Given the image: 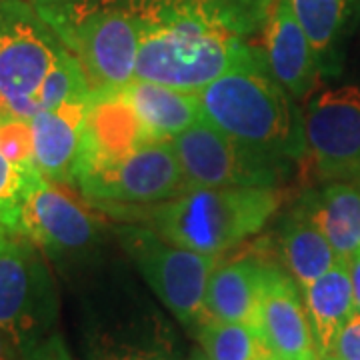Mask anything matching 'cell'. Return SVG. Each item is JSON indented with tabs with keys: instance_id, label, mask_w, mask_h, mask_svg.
Segmentation results:
<instances>
[{
	"instance_id": "1",
	"label": "cell",
	"mask_w": 360,
	"mask_h": 360,
	"mask_svg": "<svg viewBox=\"0 0 360 360\" xmlns=\"http://www.w3.org/2000/svg\"><path fill=\"white\" fill-rule=\"evenodd\" d=\"M139 26L134 78L200 92L260 44L274 0H129Z\"/></svg>"
},
{
	"instance_id": "2",
	"label": "cell",
	"mask_w": 360,
	"mask_h": 360,
	"mask_svg": "<svg viewBox=\"0 0 360 360\" xmlns=\"http://www.w3.org/2000/svg\"><path fill=\"white\" fill-rule=\"evenodd\" d=\"M196 94L202 118L234 142L288 165L302 158V110L272 77L260 46Z\"/></svg>"
},
{
	"instance_id": "3",
	"label": "cell",
	"mask_w": 360,
	"mask_h": 360,
	"mask_svg": "<svg viewBox=\"0 0 360 360\" xmlns=\"http://www.w3.org/2000/svg\"><path fill=\"white\" fill-rule=\"evenodd\" d=\"M281 205L278 188H191L142 214L160 238L217 257L260 231Z\"/></svg>"
},
{
	"instance_id": "4",
	"label": "cell",
	"mask_w": 360,
	"mask_h": 360,
	"mask_svg": "<svg viewBox=\"0 0 360 360\" xmlns=\"http://www.w3.org/2000/svg\"><path fill=\"white\" fill-rule=\"evenodd\" d=\"M34 11L82 65L94 92L134 80L139 26L129 0H32Z\"/></svg>"
},
{
	"instance_id": "5",
	"label": "cell",
	"mask_w": 360,
	"mask_h": 360,
	"mask_svg": "<svg viewBox=\"0 0 360 360\" xmlns=\"http://www.w3.org/2000/svg\"><path fill=\"white\" fill-rule=\"evenodd\" d=\"M56 316L51 274L37 245L20 232H0V330L34 354Z\"/></svg>"
},
{
	"instance_id": "6",
	"label": "cell",
	"mask_w": 360,
	"mask_h": 360,
	"mask_svg": "<svg viewBox=\"0 0 360 360\" xmlns=\"http://www.w3.org/2000/svg\"><path fill=\"white\" fill-rule=\"evenodd\" d=\"M118 236L158 300L184 326L198 328L206 321V286L217 257L172 245L153 229L127 226Z\"/></svg>"
},
{
	"instance_id": "7",
	"label": "cell",
	"mask_w": 360,
	"mask_h": 360,
	"mask_svg": "<svg viewBox=\"0 0 360 360\" xmlns=\"http://www.w3.org/2000/svg\"><path fill=\"white\" fill-rule=\"evenodd\" d=\"M60 46L32 4L0 0V101L11 115L39 112L37 92Z\"/></svg>"
},
{
	"instance_id": "8",
	"label": "cell",
	"mask_w": 360,
	"mask_h": 360,
	"mask_svg": "<svg viewBox=\"0 0 360 360\" xmlns=\"http://www.w3.org/2000/svg\"><path fill=\"white\" fill-rule=\"evenodd\" d=\"M191 188H278L290 165L255 153L198 120L170 141Z\"/></svg>"
},
{
	"instance_id": "9",
	"label": "cell",
	"mask_w": 360,
	"mask_h": 360,
	"mask_svg": "<svg viewBox=\"0 0 360 360\" xmlns=\"http://www.w3.org/2000/svg\"><path fill=\"white\" fill-rule=\"evenodd\" d=\"M304 150L300 162L312 182L360 176V89L314 92L302 110Z\"/></svg>"
},
{
	"instance_id": "10",
	"label": "cell",
	"mask_w": 360,
	"mask_h": 360,
	"mask_svg": "<svg viewBox=\"0 0 360 360\" xmlns=\"http://www.w3.org/2000/svg\"><path fill=\"white\" fill-rule=\"evenodd\" d=\"M75 186L98 206L160 205L188 191L170 142H148L106 167L78 172Z\"/></svg>"
},
{
	"instance_id": "11",
	"label": "cell",
	"mask_w": 360,
	"mask_h": 360,
	"mask_svg": "<svg viewBox=\"0 0 360 360\" xmlns=\"http://www.w3.org/2000/svg\"><path fill=\"white\" fill-rule=\"evenodd\" d=\"M20 234L54 257L86 252L101 238V224L72 196L34 170L22 179Z\"/></svg>"
},
{
	"instance_id": "12",
	"label": "cell",
	"mask_w": 360,
	"mask_h": 360,
	"mask_svg": "<svg viewBox=\"0 0 360 360\" xmlns=\"http://www.w3.org/2000/svg\"><path fill=\"white\" fill-rule=\"evenodd\" d=\"M255 330L278 359L321 360L298 284L270 264L264 276Z\"/></svg>"
},
{
	"instance_id": "13",
	"label": "cell",
	"mask_w": 360,
	"mask_h": 360,
	"mask_svg": "<svg viewBox=\"0 0 360 360\" xmlns=\"http://www.w3.org/2000/svg\"><path fill=\"white\" fill-rule=\"evenodd\" d=\"M148 142L155 141L148 136L120 90L94 92L84 120V141L77 174L118 162Z\"/></svg>"
},
{
	"instance_id": "14",
	"label": "cell",
	"mask_w": 360,
	"mask_h": 360,
	"mask_svg": "<svg viewBox=\"0 0 360 360\" xmlns=\"http://www.w3.org/2000/svg\"><path fill=\"white\" fill-rule=\"evenodd\" d=\"M260 49L276 82L295 101L309 98L321 72L290 0H274L262 30Z\"/></svg>"
},
{
	"instance_id": "15",
	"label": "cell",
	"mask_w": 360,
	"mask_h": 360,
	"mask_svg": "<svg viewBox=\"0 0 360 360\" xmlns=\"http://www.w3.org/2000/svg\"><path fill=\"white\" fill-rule=\"evenodd\" d=\"M94 96V94H92ZM90 101L40 110L30 118L37 168L52 182L75 184Z\"/></svg>"
},
{
	"instance_id": "16",
	"label": "cell",
	"mask_w": 360,
	"mask_h": 360,
	"mask_svg": "<svg viewBox=\"0 0 360 360\" xmlns=\"http://www.w3.org/2000/svg\"><path fill=\"white\" fill-rule=\"evenodd\" d=\"M296 208L324 234L338 260L350 262L360 250V184L333 180L312 186Z\"/></svg>"
},
{
	"instance_id": "17",
	"label": "cell",
	"mask_w": 360,
	"mask_h": 360,
	"mask_svg": "<svg viewBox=\"0 0 360 360\" xmlns=\"http://www.w3.org/2000/svg\"><path fill=\"white\" fill-rule=\"evenodd\" d=\"M269 264L255 257L234 258L212 270L206 286V319L257 326Z\"/></svg>"
},
{
	"instance_id": "18",
	"label": "cell",
	"mask_w": 360,
	"mask_h": 360,
	"mask_svg": "<svg viewBox=\"0 0 360 360\" xmlns=\"http://www.w3.org/2000/svg\"><path fill=\"white\" fill-rule=\"evenodd\" d=\"M144 130L155 142H170L202 120L196 92L134 78L120 90Z\"/></svg>"
},
{
	"instance_id": "19",
	"label": "cell",
	"mask_w": 360,
	"mask_h": 360,
	"mask_svg": "<svg viewBox=\"0 0 360 360\" xmlns=\"http://www.w3.org/2000/svg\"><path fill=\"white\" fill-rule=\"evenodd\" d=\"M290 4L314 52L321 77L340 75L345 40L360 0H290Z\"/></svg>"
},
{
	"instance_id": "20",
	"label": "cell",
	"mask_w": 360,
	"mask_h": 360,
	"mask_svg": "<svg viewBox=\"0 0 360 360\" xmlns=\"http://www.w3.org/2000/svg\"><path fill=\"white\" fill-rule=\"evenodd\" d=\"M302 290L310 328L322 360L328 356L338 333L356 310L348 262L336 260L333 269Z\"/></svg>"
},
{
	"instance_id": "21",
	"label": "cell",
	"mask_w": 360,
	"mask_h": 360,
	"mask_svg": "<svg viewBox=\"0 0 360 360\" xmlns=\"http://www.w3.org/2000/svg\"><path fill=\"white\" fill-rule=\"evenodd\" d=\"M278 246L292 281L307 288L336 264L328 240L298 208H292L278 229Z\"/></svg>"
},
{
	"instance_id": "22",
	"label": "cell",
	"mask_w": 360,
	"mask_h": 360,
	"mask_svg": "<svg viewBox=\"0 0 360 360\" xmlns=\"http://www.w3.org/2000/svg\"><path fill=\"white\" fill-rule=\"evenodd\" d=\"M196 336L210 360H266L272 354L257 330L240 322L206 319L198 324Z\"/></svg>"
},
{
	"instance_id": "23",
	"label": "cell",
	"mask_w": 360,
	"mask_h": 360,
	"mask_svg": "<svg viewBox=\"0 0 360 360\" xmlns=\"http://www.w3.org/2000/svg\"><path fill=\"white\" fill-rule=\"evenodd\" d=\"M94 90L82 65L65 44L56 52L49 75L44 77L37 92V106L40 110H52L63 104L90 101Z\"/></svg>"
},
{
	"instance_id": "24",
	"label": "cell",
	"mask_w": 360,
	"mask_h": 360,
	"mask_svg": "<svg viewBox=\"0 0 360 360\" xmlns=\"http://www.w3.org/2000/svg\"><path fill=\"white\" fill-rule=\"evenodd\" d=\"M0 150L16 168L20 179H26L37 168L32 150V130L30 120L11 115L8 110L0 112Z\"/></svg>"
},
{
	"instance_id": "25",
	"label": "cell",
	"mask_w": 360,
	"mask_h": 360,
	"mask_svg": "<svg viewBox=\"0 0 360 360\" xmlns=\"http://www.w3.org/2000/svg\"><path fill=\"white\" fill-rule=\"evenodd\" d=\"M22 179L0 150V232H20Z\"/></svg>"
},
{
	"instance_id": "26",
	"label": "cell",
	"mask_w": 360,
	"mask_h": 360,
	"mask_svg": "<svg viewBox=\"0 0 360 360\" xmlns=\"http://www.w3.org/2000/svg\"><path fill=\"white\" fill-rule=\"evenodd\" d=\"M89 360H170L167 354L150 350V348L132 347V345H122V342H98L92 347Z\"/></svg>"
},
{
	"instance_id": "27",
	"label": "cell",
	"mask_w": 360,
	"mask_h": 360,
	"mask_svg": "<svg viewBox=\"0 0 360 360\" xmlns=\"http://www.w3.org/2000/svg\"><path fill=\"white\" fill-rule=\"evenodd\" d=\"M322 360H360V312H354L336 336L333 350Z\"/></svg>"
},
{
	"instance_id": "28",
	"label": "cell",
	"mask_w": 360,
	"mask_h": 360,
	"mask_svg": "<svg viewBox=\"0 0 360 360\" xmlns=\"http://www.w3.org/2000/svg\"><path fill=\"white\" fill-rule=\"evenodd\" d=\"M34 360H68L66 359L65 350L58 347V342L49 340L44 347H40L34 354H30Z\"/></svg>"
},
{
	"instance_id": "29",
	"label": "cell",
	"mask_w": 360,
	"mask_h": 360,
	"mask_svg": "<svg viewBox=\"0 0 360 360\" xmlns=\"http://www.w3.org/2000/svg\"><path fill=\"white\" fill-rule=\"evenodd\" d=\"M348 270H350V281H352V292H354V307L356 312H360V250L350 258L348 262Z\"/></svg>"
},
{
	"instance_id": "30",
	"label": "cell",
	"mask_w": 360,
	"mask_h": 360,
	"mask_svg": "<svg viewBox=\"0 0 360 360\" xmlns=\"http://www.w3.org/2000/svg\"><path fill=\"white\" fill-rule=\"evenodd\" d=\"M0 360H16L13 340L0 330Z\"/></svg>"
},
{
	"instance_id": "31",
	"label": "cell",
	"mask_w": 360,
	"mask_h": 360,
	"mask_svg": "<svg viewBox=\"0 0 360 360\" xmlns=\"http://www.w3.org/2000/svg\"><path fill=\"white\" fill-rule=\"evenodd\" d=\"M191 360H210V359L206 356L205 352H196V354H194V356Z\"/></svg>"
},
{
	"instance_id": "32",
	"label": "cell",
	"mask_w": 360,
	"mask_h": 360,
	"mask_svg": "<svg viewBox=\"0 0 360 360\" xmlns=\"http://www.w3.org/2000/svg\"><path fill=\"white\" fill-rule=\"evenodd\" d=\"M266 360H283V359H278V356H274V354H270V356H269V359H266Z\"/></svg>"
},
{
	"instance_id": "33",
	"label": "cell",
	"mask_w": 360,
	"mask_h": 360,
	"mask_svg": "<svg viewBox=\"0 0 360 360\" xmlns=\"http://www.w3.org/2000/svg\"><path fill=\"white\" fill-rule=\"evenodd\" d=\"M359 184H360V176H359Z\"/></svg>"
}]
</instances>
